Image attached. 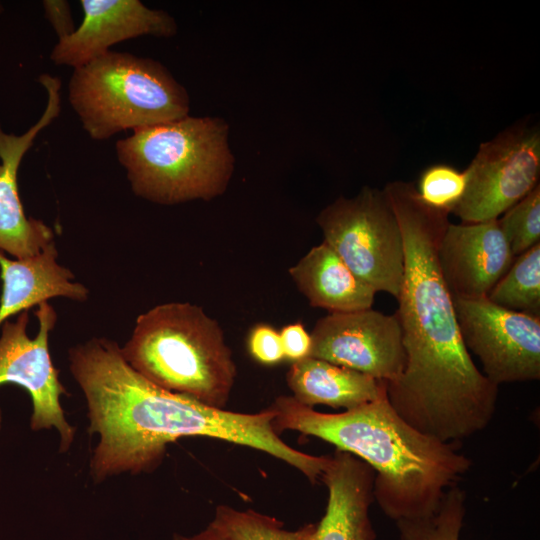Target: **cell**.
Listing matches in <instances>:
<instances>
[{
    "label": "cell",
    "mask_w": 540,
    "mask_h": 540,
    "mask_svg": "<svg viewBox=\"0 0 540 540\" xmlns=\"http://www.w3.org/2000/svg\"><path fill=\"white\" fill-rule=\"evenodd\" d=\"M404 246V275L395 315L405 366L387 383L388 401L419 432L457 445L483 431L496 412L498 388L481 372L462 340L453 298L437 261L449 213L425 205L412 182L383 189Z\"/></svg>",
    "instance_id": "obj_1"
},
{
    "label": "cell",
    "mask_w": 540,
    "mask_h": 540,
    "mask_svg": "<svg viewBox=\"0 0 540 540\" xmlns=\"http://www.w3.org/2000/svg\"><path fill=\"white\" fill-rule=\"evenodd\" d=\"M71 373L88 406L89 431L99 436L90 469L96 481L121 473L152 472L167 446L202 436L265 452L320 480L329 455L314 456L285 443L273 427L274 411L239 413L162 389L137 373L121 347L94 338L69 351Z\"/></svg>",
    "instance_id": "obj_2"
},
{
    "label": "cell",
    "mask_w": 540,
    "mask_h": 540,
    "mask_svg": "<svg viewBox=\"0 0 540 540\" xmlns=\"http://www.w3.org/2000/svg\"><path fill=\"white\" fill-rule=\"evenodd\" d=\"M269 407L278 434L289 430L313 436L366 462L375 474L374 500L395 522L433 513L447 489L472 466L457 445L423 434L403 420L386 390L341 413L316 411L293 396H279Z\"/></svg>",
    "instance_id": "obj_3"
},
{
    "label": "cell",
    "mask_w": 540,
    "mask_h": 540,
    "mask_svg": "<svg viewBox=\"0 0 540 540\" xmlns=\"http://www.w3.org/2000/svg\"><path fill=\"white\" fill-rule=\"evenodd\" d=\"M121 353L162 389L218 409L227 405L236 364L220 324L198 305L168 302L139 315Z\"/></svg>",
    "instance_id": "obj_4"
},
{
    "label": "cell",
    "mask_w": 540,
    "mask_h": 540,
    "mask_svg": "<svg viewBox=\"0 0 540 540\" xmlns=\"http://www.w3.org/2000/svg\"><path fill=\"white\" fill-rule=\"evenodd\" d=\"M229 127L220 117L187 115L133 131L115 144L132 191L161 205L222 195L234 170Z\"/></svg>",
    "instance_id": "obj_5"
},
{
    "label": "cell",
    "mask_w": 540,
    "mask_h": 540,
    "mask_svg": "<svg viewBox=\"0 0 540 540\" xmlns=\"http://www.w3.org/2000/svg\"><path fill=\"white\" fill-rule=\"evenodd\" d=\"M68 99L82 127L103 141L189 115L186 89L160 62L128 52L108 51L75 68Z\"/></svg>",
    "instance_id": "obj_6"
},
{
    "label": "cell",
    "mask_w": 540,
    "mask_h": 540,
    "mask_svg": "<svg viewBox=\"0 0 540 540\" xmlns=\"http://www.w3.org/2000/svg\"><path fill=\"white\" fill-rule=\"evenodd\" d=\"M325 242L376 292L398 299L404 275L402 233L385 191L363 187L339 197L316 218Z\"/></svg>",
    "instance_id": "obj_7"
},
{
    "label": "cell",
    "mask_w": 540,
    "mask_h": 540,
    "mask_svg": "<svg viewBox=\"0 0 540 540\" xmlns=\"http://www.w3.org/2000/svg\"><path fill=\"white\" fill-rule=\"evenodd\" d=\"M465 172L466 189L452 213L463 223L498 219L539 184L538 127L514 124L483 142Z\"/></svg>",
    "instance_id": "obj_8"
},
{
    "label": "cell",
    "mask_w": 540,
    "mask_h": 540,
    "mask_svg": "<svg viewBox=\"0 0 540 540\" xmlns=\"http://www.w3.org/2000/svg\"><path fill=\"white\" fill-rule=\"evenodd\" d=\"M462 340L494 384L540 379V317L487 299L452 297Z\"/></svg>",
    "instance_id": "obj_9"
},
{
    "label": "cell",
    "mask_w": 540,
    "mask_h": 540,
    "mask_svg": "<svg viewBox=\"0 0 540 540\" xmlns=\"http://www.w3.org/2000/svg\"><path fill=\"white\" fill-rule=\"evenodd\" d=\"M39 330L34 338L27 335L28 311L18 314L14 322L2 325L0 336V385L14 383L29 392L33 404L31 428L34 431L54 428L60 437V451L69 449L74 439V428L64 416L60 398L67 394L53 365L49 347V333L57 315L47 302L37 306Z\"/></svg>",
    "instance_id": "obj_10"
},
{
    "label": "cell",
    "mask_w": 540,
    "mask_h": 540,
    "mask_svg": "<svg viewBox=\"0 0 540 540\" xmlns=\"http://www.w3.org/2000/svg\"><path fill=\"white\" fill-rule=\"evenodd\" d=\"M310 357L353 369L387 383L405 366L402 330L395 314L372 308L329 313L317 320Z\"/></svg>",
    "instance_id": "obj_11"
},
{
    "label": "cell",
    "mask_w": 540,
    "mask_h": 540,
    "mask_svg": "<svg viewBox=\"0 0 540 540\" xmlns=\"http://www.w3.org/2000/svg\"><path fill=\"white\" fill-rule=\"evenodd\" d=\"M39 82L47 92V105L39 118L21 135L6 133L0 124V252L24 260L40 254L54 243L51 227L25 215L17 184L18 169L37 135L61 111V81L42 74Z\"/></svg>",
    "instance_id": "obj_12"
},
{
    "label": "cell",
    "mask_w": 540,
    "mask_h": 540,
    "mask_svg": "<svg viewBox=\"0 0 540 540\" xmlns=\"http://www.w3.org/2000/svg\"><path fill=\"white\" fill-rule=\"evenodd\" d=\"M83 19L78 28L53 47L50 59L74 69L110 51L122 41L141 36L172 37L174 18L148 8L139 0H81Z\"/></svg>",
    "instance_id": "obj_13"
},
{
    "label": "cell",
    "mask_w": 540,
    "mask_h": 540,
    "mask_svg": "<svg viewBox=\"0 0 540 540\" xmlns=\"http://www.w3.org/2000/svg\"><path fill=\"white\" fill-rule=\"evenodd\" d=\"M515 257L498 219L450 223L437 246V261L452 297H487Z\"/></svg>",
    "instance_id": "obj_14"
},
{
    "label": "cell",
    "mask_w": 540,
    "mask_h": 540,
    "mask_svg": "<svg viewBox=\"0 0 540 540\" xmlns=\"http://www.w3.org/2000/svg\"><path fill=\"white\" fill-rule=\"evenodd\" d=\"M373 469L349 452L335 449L320 480L328 490L326 510L314 540H375L370 519Z\"/></svg>",
    "instance_id": "obj_15"
},
{
    "label": "cell",
    "mask_w": 540,
    "mask_h": 540,
    "mask_svg": "<svg viewBox=\"0 0 540 540\" xmlns=\"http://www.w3.org/2000/svg\"><path fill=\"white\" fill-rule=\"evenodd\" d=\"M0 271V325L9 317L28 311L50 298L84 301L88 295L86 287L74 282L73 274L57 262L54 243L40 254L24 260H11L0 252Z\"/></svg>",
    "instance_id": "obj_16"
},
{
    "label": "cell",
    "mask_w": 540,
    "mask_h": 540,
    "mask_svg": "<svg viewBox=\"0 0 540 540\" xmlns=\"http://www.w3.org/2000/svg\"><path fill=\"white\" fill-rule=\"evenodd\" d=\"M288 272L309 304L329 313L372 308L377 293L325 242L312 247Z\"/></svg>",
    "instance_id": "obj_17"
},
{
    "label": "cell",
    "mask_w": 540,
    "mask_h": 540,
    "mask_svg": "<svg viewBox=\"0 0 540 540\" xmlns=\"http://www.w3.org/2000/svg\"><path fill=\"white\" fill-rule=\"evenodd\" d=\"M286 382L299 403L353 409L378 398L387 382L328 361L307 357L293 362Z\"/></svg>",
    "instance_id": "obj_18"
},
{
    "label": "cell",
    "mask_w": 540,
    "mask_h": 540,
    "mask_svg": "<svg viewBox=\"0 0 540 540\" xmlns=\"http://www.w3.org/2000/svg\"><path fill=\"white\" fill-rule=\"evenodd\" d=\"M487 299L505 309L540 317V243L515 257Z\"/></svg>",
    "instance_id": "obj_19"
},
{
    "label": "cell",
    "mask_w": 540,
    "mask_h": 540,
    "mask_svg": "<svg viewBox=\"0 0 540 540\" xmlns=\"http://www.w3.org/2000/svg\"><path fill=\"white\" fill-rule=\"evenodd\" d=\"M209 525L222 540H314L316 531L314 523L289 531L283 528V522L272 516L228 505L216 507Z\"/></svg>",
    "instance_id": "obj_20"
},
{
    "label": "cell",
    "mask_w": 540,
    "mask_h": 540,
    "mask_svg": "<svg viewBox=\"0 0 540 540\" xmlns=\"http://www.w3.org/2000/svg\"><path fill=\"white\" fill-rule=\"evenodd\" d=\"M465 514L466 493L457 484L447 489L433 513L397 520L398 539L459 540Z\"/></svg>",
    "instance_id": "obj_21"
},
{
    "label": "cell",
    "mask_w": 540,
    "mask_h": 540,
    "mask_svg": "<svg viewBox=\"0 0 540 540\" xmlns=\"http://www.w3.org/2000/svg\"><path fill=\"white\" fill-rule=\"evenodd\" d=\"M498 220L514 257L540 243V185L504 212Z\"/></svg>",
    "instance_id": "obj_22"
},
{
    "label": "cell",
    "mask_w": 540,
    "mask_h": 540,
    "mask_svg": "<svg viewBox=\"0 0 540 540\" xmlns=\"http://www.w3.org/2000/svg\"><path fill=\"white\" fill-rule=\"evenodd\" d=\"M466 183L465 170L439 163L421 173L416 190L425 205L450 214L463 197Z\"/></svg>",
    "instance_id": "obj_23"
},
{
    "label": "cell",
    "mask_w": 540,
    "mask_h": 540,
    "mask_svg": "<svg viewBox=\"0 0 540 540\" xmlns=\"http://www.w3.org/2000/svg\"><path fill=\"white\" fill-rule=\"evenodd\" d=\"M247 348L251 357L263 365H276L285 359L279 331L266 323L251 328Z\"/></svg>",
    "instance_id": "obj_24"
},
{
    "label": "cell",
    "mask_w": 540,
    "mask_h": 540,
    "mask_svg": "<svg viewBox=\"0 0 540 540\" xmlns=\"http://www.w3.org/2000/svg\"><path fill=\"white\" fill-rule=\"evenodd\" d=\"M279 334L285 359L293 363L310 356L312 338L303 323L287 324Z\"/></svg>",
    "instance_id": "obj_25"
},
{
    "label": "cell",
    "mask_w": 540,
    "mask_h": 540,
    "mask_svg": "<svg viewBox=\"0 0 540 540\" xmlns=\"http://www.w3.org/2000/svg\"><path fill=\"white\" fill-rule=\"evenodd\" d=\"M44 15L51 24L59 40L75 31L70 4L64 0H45L42 3Z\"/></svg>",
    "instance_id": "obj_26"
},
{
    "label": "cell",
    "mask_w": 540,
    "mask_h": 540,
    "mask_svg": "<svg viewBox=\"0 0 540 540\" xmlns=\"http://www.w3.org/2000/svg\"><path fill=\"white\" fill-rule=\"evenodd\" d=\"M172 540H222V538L208 524L205 529L195 535L185 536L181 534H174Z\"/></svg>",
    "instance_id": "obj_27"
},
{
    "label": "cell",
    "mask_w": 540,
    "mask_h": 540,
    "mask_svg": "<svg viewBox=\"0 0 540 540\" xmlns=\"http://www.w3.org/2000/svg\"><path fill=\"white\" fill-rule=\"evenodd\" d=\"M2 11H3V6L0 3V12H2Z\"/></svg>",
    "instance_id": "obj_28"
}]
</instances>
